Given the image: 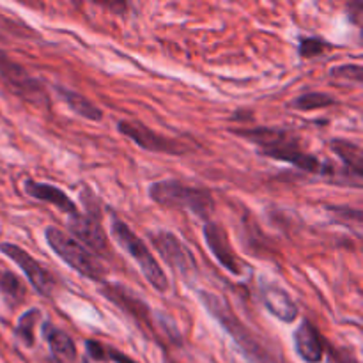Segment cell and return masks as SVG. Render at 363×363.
<instances>
[{
	"mask_svg": "<svg viewBox=\"0 0 363 363\" xmlns=\"http://www.w3.org/2000/svg\"><path fill=\"white\" fill-rule=\"evenodd\" d=\"M101 293L106 300H110L113 305H117V307L123 308L124 312H128L130 315H133L138 323H145V325H149L147 307H145V305L142 303L138 298H135L130 291L124 289L123 286L103 282Z\"/></svg>",
	"mask_w": 363,
	"mask_h": 363,
	"instance_id": "17",
	"label": "cell"
},
{
	"mask_svg": "<svg viewBox=\"0 0 363 363\" xmlns=\"http://www.w3.org/2000/svg\"><path fill=\"white\" fill-rule=\"evenodd\" d=\"M337 105V98H333L332 94H326V92L312 91L305 92V94L298 96L291 106L296 110H301V112H312V110H321L328 108V106Z\"/></svg>",
	"mask_w": 363,
	"mask_h": 363,
	"instance_id": "20",
	"label": "cell"
},
{
	"mask_svg": "<svg viewBox=\"0 0 363 363\" xmlns=\"http://www.w3.org/2000/svg\"><path fill=\"white\" fill-rule=\"evenodd\" d=\"M347 11H350V20L353 21V23L360 25L362 23V14H363V4L362 2H350V6H347Z\"/></svg>",
	"mask_w": 363,
	"mask_h": 363,
	"instance_id": "28",
	"label": "cell"
},
{
	"mask_svg": "<svg viewBox=\"0 0 363 363\" xmlns=\"http://www.w3.org/2000/svg\"><path fill=\"white\" fill-rule=\"evenodd\" d=\"M202 234H204L206 247L209 248L213 255H215L216 261L223 266L229 273L236 277H245L248 273L247 264L238 257V254L234 252L233 245H230L229 236H227V230L223 229V225L216 222H206L202 227Z\"/></svg>",
	"mask_w": 363,
	"mask_h": 363,
	"instance_id": "11",
	"label": "cell"
},
{
	"mask_svg": "<svg viewBox=\"0 0 363 363\" xmlns=\"http://www.w3.org/2000/svg\"><path fill=\"white\" fill-rule=\"evenodd\" d=\"M0 252L23 272V275L38 291V294H41L43 298H52L53 291H55V280L38 259H34L25 248L14 243H0Z\"/></svg>",
	"mask_w": 363,
	"mask_h": 363,
	"instance_id": "10",
	"label": "cell"
},
{
	"mask_svg": "<svg viewBox=\"0 0 363 363\" xmlns=\"http://www.w3.org/2000/svg\"><path fill=\"white\" fill-rule=\"evenodd\" d=\"M233 131L238 137L247 138L248 142L257 147L266 158L277 160V162L289 163L298 167L308 174H318V176L339 177L344 174L339 167L330 162H323L312 152L305 151L301 140L293 131L284 130L275 126H257V128H234Z\"/></svg>",
	"mask_w": 363,
	"mask_h": 363,
	"instance_id": "1",
	"label": "cell"
},
{
	"mask_svg": "<svg viewBox=\"0 0 363 363\" xmlns=\"http://www.w3.org/2000/svg\"><path fill=\"white\" fill-rule=\"evenodd\" d=\"M294 350L305 363H321L325 358L326 342L312 321L303 319L293 333Z\"/></svg>",
	"mask_w": 363,
	"mask_h": 363,
	"instance_id": "13",
	"label": "cell"
},
{
	"mask_svg": "<svg viewBox=\"0 0 363 363\" xmlns=\"http://www.w3.org/2000/svg\"><path fill=\"white\" fill-rule=\"evenodd\" d=\"M0 293L4 294L7 301H11L13 307L20 305L25 300V286L13 272H0Z\"/></svg>",
	"mask_w": 363,
	"mask_h": 363,
	"instance_id": "21",
	"label": "cell"
},
{
	"mask_svg": "<svg viewBox=\"0 0 363 363\" xmlns=\"http://www.w3.org/2000/svg\"><path fill=\"white\" fill-rule=\"evenodd\" d=\"M326 347H328L330 362L332 363H358L357 358H354L351 353H347V351L339 350V347H333L330 346V344H326Z\"/></svg>",
	"mask_w": 363,
	"mask_h": 363,
	"instance_id": "26",
	"label": "cell"
},
{
	"mask_svg": "<svg viewBox=\"0 0 363 363\" xmlns=\"http://www.w3.org/2000/svg\"><path fill=\"white\" fill-rule=\"evenodd\" d=\"M261 298L266 311L286 325H293L300 315L296 301L293 300L289 293L282 286L275 282H262L261 284Z\"/></svg>",
	"mask_w": 363,
	"mask_h": 363,
	"instance_id": "12",
	"label": "cell"
},
{
	"mask_svg": "<svg viewBox=\"0 0 363 363\" xmlns=\"http://www.w3.org/2000/svg\"><path fill=\"white\" fill-rule=\"evenodd\" d=\"M330 211L335 213L337 222L344 223L346 227H351L357 233H360L362 225V213L358 209H350V208H330Z\"/></svg>",
	"mask_w": 363,
	"mask_h": 363,
	"instance_id": "23",
	"label": "cell"
},
{
	"mask_svg": "<svg viewBox=\"0 0 363 363\" xmlns=\"http://www.w3.org/2000/svg\"><path fill=\"white\" fill-rule=\"evenodd\" d=\"M149 240H151L156 252L165 259L167 264L172 269H176L186 282L197 279V261H195L190 248H188L176 234L169 233V230H152V233L149 234Z\"/></svg>",
	"mask_w": 363,
	"mask_h": 363,
	"instance_id": "7",
	"label": "cell"
},
{
	"mask_svg": "<svg viewBox=\"0 0 363 363\" xmlns=\"http://www.w3.org/2000/svg\"><path fill=\"white\" fill-rule=\"evenodd\" d=\"M39 319H41V311L39 308H28L27 312L20 315L14 328V335L18 337L23 346L34 347L35 344V326H38Z\"/></svg>",
	"mask_w": 363,
	"mask_h": 363,
	"instance_id": "19",
	"label": "cell"
},
{
	"mask_svg": "<svg viewBox=\"0 0 363 363\" xmlns=\"http://www.w3.org/2000/svg\"><path fill=\"white\" fill-rule=\"evenodd\" d=\"M85 351H87L91 360L106 362V344L99 342V340L89 339L87 342H85Z\"/></svg>",
	"mask_w": 363,
	"mask_h": 363,
	"instance_id": "25",
	"label": "cell"
},
{
	"mask_svg": "<svg viewBox=\"0 0 363 363\" xmlns=\"http://www.w3.org/2000/svg\"><path fill=\"white\" fill-rule=\"evenodd\" d=\"M362 66L360 64H344V66H337L332 69V78L344 82H353V84H362Z\"/></svg>",
	"mask_w": 363,
	"mask_h": 363,
	"instance_id": "24",
	"label": "cell"
},
{
	"mask_svg": "<svg viewBox=\"0 0 363 363\" xmlns=\"http://www.w3.org/2000/svg\"><path fill=\"white\" fill-rule=\"evenodd\" d=\"M333 45L323 38H301L298 43V53L301 59H314L332 50Z\"/></svg>",
	"mask_w": 363,
	"mask_h": 363,
	"instance_id": "22",
	"label": "cell"
},
{
	"mask_svg": "<svg viewBox=\"0 0 363 363\" xmlns=\"http://www.w3.org/2000/svg\"><path fill=\"white\" fill-rule=\"evenodd\" d=\"M55 91L59 94V98L69 106V110H73L77 116L84 117V119L92 121V123H98L103 119V110L99 108L96 103H92L91 99L85 98L80 92L73 91V89H67L64 85H55Z\"/></svg>",
	"mask_w": 363,
	"mask_h": 363,
	"instance_id": "18",
	"label": "cell"
},
{
	"mask_svg": "<svg viewBox=\"0 0 363 363\" xmlns=\"http://www.w3.org/2000/svg\"><path fill=\"white\" fill-rule=\"evenodd\" d=\"M199 301L202 307L206 308L209 315L229 333L234 339V342L245 351L248 358L255 363H275L272 354L261 344V340L252 333V330L247 328L243 321L234 314L233 307L227 303L225 298L218 296V294L211 293V291H197Z\"/></svg>",
	"mask_w": 363,
	"mask_h": 363,
	"instance_id": "2",
	"label": "cell"
},
{
	"mask_svg": "<svg viewBox=\"0 0 363 363\" xmlns=\"http://www.w3.org/2000/svg\"><path fill=\"white\" fill-rule=\"evenodd\" d=\"M45 241L55 252L57 257L66 262L78 275L92 282H105L106 272L99 259L87 248L82 247L77 240H73L69 234L60 230L59 227L50 225L45 229Z\"/></svg>",
	"mask_w": 363,
	"mask_h": 363,
	"instance_id": "5",
	"label": "cell"
},
{
	"mask_svg": "<svg viewBox=\"0 0 363 363\" xmlns=\"http://www.w3.org/2000/svg\"><path fill=\"white\" fill-rule=\"evenodd\" d=\"M117 130L130 138L135 145L147 152H156V155H172L179 156L188 152V147L177 138L165 137L158 133L152 128L145 126L144 123L135 119H123L117 123Z\"/></svg>",
	"mask_w": 363,
	"mask_h": 363,
	"instance_id": "8",
	"label": "cell"
},
{
	"mask_svg": "<svg viewBox=\"0 0 363 363\" xmlns=\"http://www.w3.org/2000/svg\"><path fill=\"white\" fill-rule=\"evenodd\" d=\"M106 362H112V363H138V362H135L133 358L128 357L126 353H123V351L116 350V347H112V346H106Z\"/></svg>",
	"mask_w": 363,
	"mask_h": 363,
	"instance_id": "27",
	"label": "cell"
},
{
	"mask_svg": "<svg viewBox=\"0 0 363 363\" xmlns=\"http://www.w3.org/2000/svg\"><path fill=\"white\" fill-rule=\"evenodd\" d=\"M110 233H112L117 245L137 262L142 275L151 284L152 289L158 291V293H167L170 287L169 279H167L158 259L152 255V252L145 245V241L140 236H137L126 222H123L119 218H112V222H110Z\"/></svg>",
	"mask_w": 363,
	"mask_h": 363,
	"instance_id": "4",
	"label": "cell"
},
{
	"mask_svg": "<svg viewBox=\"0 0 363 363\" xmlns=\"http://www.w3.org/2000/svg\"><path fill=\"white\" fill-rule=\"evenodd\" d=\"M330 149L340 158L344 165V174L350 177V183L354 188H360L363 174V151L358 144L346 138H333L330 140Z\"/></svg>",
	"mask_w": 363,
	"mask_h": 363,
	"instance_id": "16",
	"label": "cell"
},
{
	"mask_svg": "<svg viewBox=\"0 0 363 363\" xmlns=\"http://www.w3.org/2000/svg\"><path fill=\"white\" fill-rule=\"evenodd\" d=\"M67 230L71 238L94 255H108V238L101 225V215L98 209L87 208V213L78 211L67 220Z\"/></svg>",
	"mask_w": 363,
	"mask_h": 363,
	"instance_id": "9",
	"label": "cell"
},
{
	"mask_svg": "<svg viewBox=\"0 0 363 363\" xmlns=\"http://www.w3.org/2000/svg\"><path fill=\"white\" fill-rule=\"evenodd\" d=\"M41 335L52 353L53 363H74L77 362L78 351L74 346V340L71 339L69 333L57 328L53 323L45 321L41 325Z\"/></svg>",
	"mask_w": 363,
	"mask_h": 363,
	"instance_id": "15",
	"label": "cell"
},
{
	"mask_svg": "<svg viewBox=\"0 0 363 363\" xmlns=\"http://www.w3.org/2000/svg\"><path fill=\"white\" fill-rule=\"evenodd\" d=\"M149 197L152 202L165 209L190 211L199 218L209 222V216L215 211V199L208 188L188 186L183 181L163 179L149 186Z\"/></svg>",
	"mask_w": 363,
	"mask_h": 363,
	"instance_id": "3",
	"label": "cell"
},
{
	"mask_svg": "<svg viewBox=\"0 0 363 363\" xmlns=\"http://www.w3.org/2000/svg\"><path fill=\"white\" fill-rule=\"evenodd\" d=\"M0 78L13 94L34 105H48L46 87L39 78L32 77L20 62L13 60L9 53L0 50Z\"/></svg>",
	"mask_w": 363,
	"mask_h": 363,
	"instance_id": "6",
	"label": "cell"
},
{
	"mask_svg": "<svg viewBox=\"0 0 363 363\" xmlns=\"http://www.w3.org/2000/svg\"><path fill=\"white\" fill-rule=\"evenodd\" d=\"M23 191L28 197L34 199V201L53 206V208H57L59 211L66 213L67 216H73L78 213V206L74 204L73 199H71L66 191L60 190V188L53 186V184L39 183V181L34 179H25Z\"/></svg>",
	"mask_w": 363,
	"mask_h": 363,
	"instance_id": "14",
	"label": "cell"
}]
</instances>
